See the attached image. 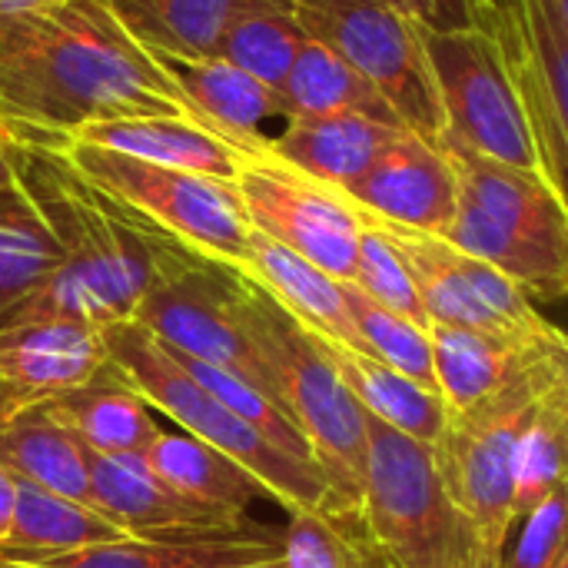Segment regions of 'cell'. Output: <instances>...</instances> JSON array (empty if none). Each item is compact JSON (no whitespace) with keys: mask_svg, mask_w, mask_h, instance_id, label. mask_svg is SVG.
<instances>
[{"mask_svg":"<svg viewBox=\"0 0 568 568\" xmlns=\"http://www.w3.org/2000/svg\"><path fill=\"white\" fill-rule=\"evenodd\" d=\"M140 113H186V103L110 0L0 10V120L17 140L63 143Z\"/></svg>","mask_w":568,"mask_h":568,"instance_id":"1","label":"cell"},{"mask_svg":"<svg viewBox=\"0 0 568 568\" xmlns=\"http://www.w3.org/2000/svg\"><path fill=\"white\" fill-rule=\"evenodd\" d=\"M13 166L63 263L3 323L77 320L103 329L133 320L153 276V226L87 183L60 146L17 140Z\"/></svg>","mask_w":568,"mask_h":568,"instance_id":"2","label":"cell"},{"mask_svg":"<svg viewBox=\"0 0 568 568\" xmlns=\"http://www.w3.org/2000/svg\"><path fill=\"white\" fill-rule=\"evenodd\" d=\"M453 163L459 206L446 243L496 266L539 300L568 296V203L546 173L479 156L439 133Z\"/></svg>","mask_w":568,"mask_h":568,"instance_id":"3","label":"cell"},{"mask_svg":"<svg viewBox=\"0 0 568 568\" xmlns=\"http://www.w3.org/2000/svg\"><path fill=\"white\" fill-rule=\"evenodd\" d=\"M100 339L106 359L153 409L173 419L180 433L220 449L223 456L250 469L270 489L276 506H283L286 513L306 509V513H329V516H356L336 496L320 463H303L266 443L213 393H206L143 323L136 320L110 323L100 329Z\"/></svg>","mask_w":568,"mask_h":568,"instance_id":"4","label":"cell"},{"mask_svg":"<svg viewBox=\"0 0 568 568\" xmlns=\"http://www.w3.org/2000/svg\"><path fill=\"white\" fill-rule=\"evenodd\" d=\"M243 326L273 373L280 406L303 429L336 496L359 513L366 473V413L326 359L316 333L290 316L250 273L236 266Z\"/></svg>","mask_w":568,"mask_h":568,"instance_id":"5","label":"cell"},{"mask_svg":"<svg viewBox=\"0 0 568 568\" xmlns=\"http://www.w3.org/2000/svg\"><path fill=\"white\" fill-rule=\"evenodd\" d=\"M359 523L396 568H456L476 552L433 446L366 413V473Z\"/></svg>","mask_w":568,"mask_h":568,"instance_id":"6","label":"cell"},{"mask_svg":"<svg viewBox=\"0 0 568 568\" xmlns=\"http://www.w3.org/2000/svg\"><path fill=\"white\" fill-rule=\"evenodd\" d=\"M419 33L443 106V133L479 156L546 173L506 37V10L496 27H419Z\"/></svg>","mask_w":568,"mask_h":568,"instance_id":"7","label":"cell"},{"mask_svg":"<svg viewBox=\"0 0 568 568\" xmlns=\"http://www.w3.org/2000/svg\"><path fill=\"white\" fill-rule=\"evenodd\" d=\"M133 320L166 349L226 369L280 403L273 373L243 326L236 266L153 230V276Z\"/></svg>","mask_w":568,"mask_h":568,"instance_id":"8","label":"cell"},{"mask_svg":"<svg viewBox=\"0 0 568 568\" xmlns=\"http://www.w3.org/2000/svg\"><path fill=\"white\" fill-rule=\"evenodd\" d=\"M47 146H60V153L87 183H93L100 193H106L153 230L210 260L230 266L246 263L253 226L243 213L233 180L156 166L73 140Z\"/></svg>","mask_w":568,"mask_h":568,"instance_id":"9","label":"cell"},{"mask_svg":"<svg viewBox=\"0 0 568 568\" xmlns=\"http://www.w3.org/2000/svg\"><path fill=\"white\" fill-rule=\"evenodd\" d=\"M546 356L486 406L449 413V423L433 446L443 483L489 568L499 566L516 526V446L539 399Z\"/></svg>","mask_w":568,"mask_h":568,"instance_id":"10","label":"cell"},{"mask_svg":"<svg viewBox=\"0 0 568 568\" xmlns=\"http://www.w3.org/2000/svg\"><path fill=\"white\" fill-rule=\"evenodd\" d=\"M296 17L310 40L356 67L409 130L429 140L443 133V106L419 33L423 23H413L386 0H296Z\"/></svg>","mask_w":568,"mask_h":568,"instance_id":"11","label":"cell"},{"mask_svg":"<svg viewBox=\"0 0 568 568\" xmlns=\"http://www.w3.org/2000/svg\"><path fill=\"white\" fill-rule=\"evenodd\" d=\"M373 220V216H369ZM403 253L413 283L423 296V306L433 323L479 329L493 336H506L519 346L549 353L568 343V333L552 326L526 290H519L496 266L456 250L453 243L416 233L396 223L373 220Z\"/></svg>","mask_w":568,"mask_h":568,"instance_id":"12","label":"cell"},{"mask_svg":"<svg viewBox=\"0 0 568 568\" xmlns=\"http://www.w3.org/2000/svg\"><path fill=\"white\" fill-rule=\"evenodd\" d=\"M233 183L256 233L283 243L339 283H353L363 210L343 190L283 163L266 140L240 153Z\"/></svg>","mask_w":568,"mask_h":568,"instance_id":"13","label":"cell"},{"mask_svg":"<svg viewBox=\"0 0 568 568\" xmlns=\"http://www.w3.org/2000/svg\"><path fill=\"white\" fill-rule=\"evenodd\" d=\"M90 496L93 509L116 523L133 539L150 542H210V539H250L263 536L246 516L196 503L146 466L143 453L133 456H90Z\"/></svg>","mask_w":568,"mask_h":568,"instance_id":"14","label":"cell"},{"mask_svg":"<svg viewBox=\"0 0 568 568\" xmlns=\"http://www.w3.org/2000/svg\"><path fill=\"white\" fill-rule=\"evenodd\" d=\"M343 193L366 216L429 236H446L459 206L449 156L436 140L409 126L399 130L376 163Z\"/></svg>","mask_w":568,"mask_h":568,"instance_id":"15","label":"cell"},{"mask_svg":"<svg viewBox=\"0 0 568 568\" xmlns=\"http://www.w3.org/2000/svg\"><path fill=\"white\" fill-rule=\"evenodd\" d=\"M506 37L546 176L568 203V40L546 0H513Z\"/></svg>","mask_w":568,"mask_h":568,"instance_id":"16","label":"cell"},{"mask_svg":"<svg viewBox=\"0 0 568 568\" xmlns=\"http://www.w3.org/2000/svg\"><path fill=\"white\" fill-rule=\"evenodd\" d=\"M106 366L97 326L77 320H27L0 326V379L20 406L87 386Z\"/></svg>","mask_w":568,"mask_h":568,"instance_id":"17","label":"cell"},{"mask_svg":"<svg viewBox=\"0 0 568 568\" xmlns=\"http://www.w3.org/2000/svg\"><path fill=\"white\" fill-rule=\"evenodd\" d=\"M70 140L216 180H236L240 170V150L203 126L193 113H140L100 120L77 130Z\"/></svg>","mask_w":568,"mask_h":568,"instance_id":"18","label":"cell"},{"mask_svg":"<svg viewBox=\"0 0 568 568\" xmlns=\"http://www.w3.org/2000/svg\"><path fill=\"white\" fill-rule=\"evenodd\" d=\"M163 67L170 70L186 103V113H193L203 126L220 133L240 153L266 140L260 130L266 120H276V116L286 120L280 93L223 57L163 60Z\"/></svg>","mask_w":568,"mask_h":568,"instance_id":"19","label":"cell"},{"mask_svg":"<svg viewBox=\"0 0 568 568\" xmlns=\"http://www.w3.org/2000/svg\"><path fill=\"white\" fill-rule=\"evenodd\" d=\"M433 366L436 389L449 413H469L486 406L516 386L546 353L519 346L506 336L433 323Z\"/></svg>","mask_w":568,"mask_h":568,"instance_id":"20","label":"cell"},{"mask_svg":"<svg viewBox=\"0 0 568 568\" xmlns=\"http://www.w3.org/2000/svg\"><path fill=\"white\" fill-rule=\"evenodd\" d=\"M240 270L250 273L310 333L343 343V346H353V349H363V339H359L356 323L346 306L343 283L336 276H329L326 270H320L316 263L303 260L300 253H293L283 243L253 230L250 253Z\"/></svg>","mask_w":568,"mask_h":568,"instance_id":"21","label":"cell"},{"mask_svg":"<svg viewBox=\"0 0 568 568\" xmlns=\"http://www.w3.org/2000/svg\"><path fill=\"white\" fill-rule=\"evenodd\" d=\"M399 130L406 126H389L356 113L293 116L276 136H266V146L300 173L346 190L376 163Z\"/></svg>","mask_w":568,"mask_h":568,"instance_id":"22","label":"cell"},{"mask_svg":"<svg viewBox=\"0 0 568 568\" xmlns=\"http://www.w3.org/2000/svg\"><path fill=\"white\" fill-rule=\"evenodd\" d=\"M90 449L50 413L47 403H30L0 419V466L63 499L93 506Z\"/></svg>","mask_w":568,"mask_h":568,"instance_id":"23","label":"cell"},{"mask_svg":"<svg viewBox=\"0 0 568 568\" xmlns=\"http://www.w3.org/2000/svg\"><path fill=\"white\" fill-rule=\"evenodd\" d=\"M50 413L97 456H133L146 453L163 433L150 416V403L123 379V373L106 359V366L80 389L47 399Z\"/></svg>","mask_w":568,"mask_h":568,"instance_id":"24","label":"cell"},{"mask_svg":"<svg viewBox=\"0 0 568 568\" xmlns=\"http://www.w3.org/2000/svg\"><path fill=\"white\" fill-rule=\"evenodd\" d=\"M283 556V532L266 529L250 539H210V542H150L123 539L87 546L57 556H17L0 562L40 568H236L270 562Z\"/></svg>","mask_w":568,"mask_h":568,"instance_id":"25","label":"cell"},{"mask_svg":"<svg viewBox=\"0 0 568 568\" xmlns=\"http://www.w3.org/2000/svg\"><path fill=\"white\" fill-rule=\"evenodd\" d=\"M316 339H320L326 359L343 376L346 389L363 406V413L383 419L386 426H393L426 446L439 443V436L449 423V409L439 393L413 383L409 376L396 373L393 366H386L383 359H376L363 349H353V346H343V343H333L323 336H316Z\"/></svg>","mask_w":568,"mask_h":568,"instance_id":"26","label":"cell"},{"mask_svg":"<svg viewBox=\"0 0 568 568\" xmlns=\"http://www.w3.org/2000/svg\"><path fill=\"white\" fill-rule=\"evenodd\" d=\"M143 456L156 479H163L170 489H176L196 503H206V506H216V509H226L236 516H250V509L256 503L273 499L270 489L250 469H243L220 449H213L186 433L163 429Z\"/></svg>","mask_w":568,"mask_h":568,"instance_id":"27","label":"cell"},{"mask_svg":"<svg viewBox=\"0 0 568 568\" xmlns=\"http://www.w3.org/2000/svg\"><path fill=\"white\" fill-rule=\"evenodd\" d=\"M280 100L286 120L293 116H333V113H356L389 126H406L393 103L339 53L310 40L296 63L290 67L286 80L280 83Z\"/></svg>","mask_w":568,"mask_h":568,"instance_id":"28","label":"cell"},{"mask_svg":"<svg viewBox=\"0 0 568 568\" xmlns=\"http://www.w3.org/2000/svg\"><path fill=\"white\" fill-rule=\"evenodd\" d=\"M17 479V476H13ZM130 539L116 523H110L93 506L63 499L57 493H47L27 479H17V506L10 536L0 546V559L17 556H57L73 552L87 546L103 542H123Z\"/></svg>","mask_w":568,"mask_h":568,"instance_id":"29","label":"cell"},{"mask_svg":"<svg viewBox=\"0 0 568 568\" xmlns=\"http://www.w3.org/2000/svg\"><path fill=\"white\" fill-rule=\"evenodd\" d=\"M120 23L156 60L216 57L243 0H110Z\"/></svg>","mask_w":568,"mask_h":568,"instance_id":"30","label":"cell"},{"mask_svg":"<svg viewBox=\"0 0 568 568\" xmlns=\"http://www.w3.org/2000/svg\"><path fill=\"white\" fill-rule=\"evenodd\" d=\"M63 263L60 243L20 183L0 190V323Z\"/></svg>","mask_w":568,"mask_h":568,"instance_id":"31","label":"cell"},{"mask_svg":"<svg viewBox=\"0 0 568 568\" xmlns=\"http://www.w3.org/2000/svg\"><path fill=\"white\" fill-rule=\"evenodd\" d=\"M306 43L310 33L296 17V0H243L223 33L216 57L280 90Z\"/></svg>","mask_w":568,"mask_h":568,"instance_id":"32","label":"cell"},{"mask_svg":"<svg viewBox=\"0 0 568 568\" xmlns=\"http://www.w3.org/2000/svg\"><path fill=\"white\" fill-rule=\"evenodd\" d=\"M346 290V306L349 316L356 323V333L363 339V349L376 359H383L386 366H393L396 373L409 376L413 383L436 389V366H433V336L426 326L373 303L366 293H359L353 283H343Z\"/></svg>","mask_w":568,"mask_h":568,"instance_id":"33","label":"cell"},{"mask_svg":"<svg viewBox=\"0 0 568 568\" xmlns=\"http://www.w3.org/2000/svg\"><path fill=\"white\" fill-rule=\"evenodd\" d=\"M170 353H173V349H170ZM173 359H176V363H180L206 393H213L230 413H236L250 429H256L266 443H273L276 449H283V453H290V456H296V459H303V463H316L310 439L303 436V429L286 416V409H283L273 396H266L263 389L250 386L246 379H240V376H233V373H226V369H216V366H210V363H200V359H193V356L173 353Z\"/></svg>","mask_w":568,"mask_h":568,"instance_id":"34","label":"cell"},{"mask_svg":"<svg viewBox=\"0 0 568 568\" xmlns=\"http://www.w3.org/2000/svg\"><path fill=\"white\" fill-rule=\"evenodd\" d=\"M356 516L329 513H290L283 532V566L286 568H379L386 559L376 552L369 536L356 539L349 526Z\"/></svg>","mask_w":568,"mask_h":568,"instance_id":"35","label":"cell"},{"mask_svg":"<svg viewBox=\"0 0 568 568\" xmlns=\"http://www.w3.org/2000/svg\"><path fill=\"white\" fill-rule=\"evenodd\" d=\"M353 286L366 293L373 303L419 323L429 329V313L423 306V296L413 283V273L396 250V243L363 213V236H359V256H356V276Z\"/></svg>","mask_w":568,"mask_h":568,"instance_id":"36","label":"cell"},{"mask_svg":"<svg viewBox=\"0 0 568 568\" xmlns=\"http://www.w3.org/2000/svg\"><path fill=\"white\" fill-rule=\"evenodd\" d=\"M568 549V486L516 519L496 568H556Z\"/></svg>","mask_w":568,"mask_h":568,"instance_id":"37","label":"cell"},{"mask_svg":"<svg viewBox=\"0 0 568 568\" xmlns=\"http://www.w3.org/2000/svg\"><path fill=\"white\" fill-rule=\"evenodd\" d=\"M436 30H466V27H496L503 10L493 0H429Z\"/></svg>","mask_w":568,"mask_h":568,"instance_id":"38","label":"cell"},{"mask_svg":"<svg viewBox=\"0 0 568 568\" xmlns=\"http://www.w3.org/2000/svg\"><path fill=\"white\" fill-rule=\"evenodd\" d=\"M13 506H17V479L10 469L0 466V546L10 536V523H13Z\"/></svg>","mask_w":568,"mask_h":568,"instance_id":"39","label":"cell"},{"mask_svg":"<svg viewBox=\"0 0 568 568\" xmlns=\"http://www.w3.org/2000/svg\"><path fill=\"white\" fill-rule=\"evenodd\" d=\"M13 153H17V136L3 126L0 120V190L17 183V166H13Z\"/></svg>","mask_w":568,"mask_h":568,"instance_id":"40","label":"cell"},{"mask_svg":"<svg viewBox=\"0 0 568 568\" xmlns=\"http://www.w3.org/2000/svg\"><path fill=\"white\" fill-rule=\"evenodd\" d=\"M389 7H396L399 13H406L413 23H423L429 27L433 23V10H429V0H386Z\"/></svg>","mask_w":568,"mask_h":568,"instance_id":"41","label":"cell"},{"mask_svg":"<svg viewBox=\"0 0 568 568\" xmlns=\"http://www.w3.org/2000/svg\"><path fill=\"white\" fill-rule=\"evenodd\" d=\"M13 409H20V403H17V396L10 393V386L0 379V419H7Z\"/></svg>","mask_w":568,"mask_h":568,"instance_id":"42","label":"cell"},{"mask_svg":"<svg viewBox=\"0 0 568 568\" xmlns=\"http://www.w3.org/2000/svg\"><path fill=\"white\" fill-rule=\"evenodd\" d=\"M546 3L552 7V13H556V20H559V27H562L568 40V0H546Z\"/></svg>","mask_w":568,"mask_h":568,"instance_id":"43","label":"cell"},{"mask_svg":"<svg viewBox=\"0 0 568 568\" xmlns=\"http://www.w3.org/2000/svg\"><path fill=\"white\" fill-rule=\"evenodd\" d=\"M37 3H50V0H0V10H17V7H37Z\"/></svg>","mask_w":568,"mask_h":568,"instance_id":"44","label":"cell"},{"mask_svg":"<svg viewBox=\"0 0 568 568\" xmlns=\"http://www.w3.org/2000/svg\"><path fill=\"white\" fill-rule=\"evenodd\" d=\"M456 568H489V562H486L479 552H469V556H466V559H463Z\"/></svg>","mask_w":568,"mask_h":568,"instance_id":"45","label":"cell"},{"mask_svg":"<svg viewBox=\"0 0 568 568\" xmlns=\"http://www.w3.org/2000/svg\"><path fill=\"white\" fill-rule=\"evenodd\" d=\"M236 568H286V566H283V556H280V559H270V562H256V566H236Z\"/></svg>","mask_w":568,"mask_h":568,"instance_id":"46","label":"cell"},{"mask_svg":"<svg viewBox=\"0 0 568 568\" xmlns=\"http://www.w3.org/2000/svg\"><path fill=\"white\" fill-rule=\"evenodd\" d=\"M0 568H40V566H17V562H0Z\"/></svg>","mask_w":568,"mask_h":568,"instance_id":"47","label":"cell"},{"mask_svg":"<svg viewBox=\"0 0 568 568\" xmlns=\"http://www.w3.org/2000/svg\"><path fill=\"white\" fill-rule=\"evenodd\" d=\"M559 363H562V366H566V369H568V346H566V349H562V353H559Z\"/></svg>","mask_w":568,"mask_h":568,"instance_id":"48","label":"cell"},{"mask_svg":"<svg viewBox=\"0 0 568 568\" xmlns=\"http://www.w3.org/2000/svg\"><path fill=\"white\" fill-rule=\"evenodd\" d=\"M493 3H496V7H499V10H506V7H509V3H513V0H493Z\"/></svg>","mask_w":568,"mask_h":568,"instance_id":"49","label":"cell"},{"mask_svg":"<svg viewBox=\"0 0 568 568\" xmlns=\"http://www.w3.org/2000/svg\"><path fill=\"white\" fill-rule=\"evenodd\" d=\"M556 568H568V549H566V556L559 559V566H556Z\"/></svg>","mask_w":568,"mask_h":568,"instance_id":"50","label":"cell"},{"mask_svg":"<svg viewBox=\"0 0 568 568\" xmlns=\"http://www.w3.org/2000/svg\"><path fill=\"white\" fill-rule=\"evenodd\" d=\"M379 568H396V566H389V562H383V566H379Z\"/></svg>","mask_w":568,"mask_h":568,"instance_id":"51","label":"cell"}]
</instances>
